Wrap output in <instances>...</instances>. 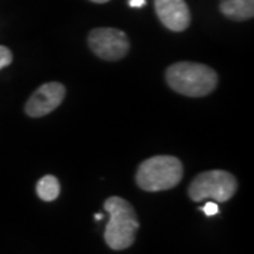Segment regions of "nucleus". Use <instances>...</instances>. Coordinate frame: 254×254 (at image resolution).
I'll use <instances>...</instances> for the list:
<instances>
[{
	"instance_id": "nucleus-1",
	"label": "nucleus",
	"mask_w": 254,
	"mask_h": 254,
	"mask_svg": "<svg viewBox=\"0 0 254 254\" xmlns=\"http://www.w3.org/2000/svg\"><path fill=\"white\" fill-rule=\"evenodd\" d=\"M165 81L175 92L190 98H202L216 89L218 73L205 64L181 61L165 71Z\"/></svg>"
},
{
	"instance_id": "nucleus-2",
	"label": "nucleus",
	"mask_w": 254,
	"mask_h": 254,
	"mask_svg": "<svg viewBox=\"0 0 254 254\" xmlns=\"http://www.w3.org/2000/svg\"><path fill=\"white\" fill-rule=\"evenodd\" d=\"M105 210L109 222L105 229V242L112 250H126L136 240L138 219L136 210L128 200L120 196H110L105 200Z\"/></svg>"
},
{
	"instance_id": "nucleus-3",
	"label": "nucleus",
	"mask_w": 254,
	"mask_h": 254,
	"mask_svg": "<svg viewBox=\"0 0 254 254\" xmlns=\"http://www.w3.org/2000/svg\"><path fill=\"white\" fill-rule=\"evenodd\" d=\"M184 167L174 155H155L138 165L136 184L147 192H160L175 188L182 180Z\"/></svg>"
},
{
	"instance_id": "nucleus-4",
	"label": "nucleus",
	"mask_w": 254,
	"mask_h": 254,
	"mask_svg": "<svg viewBox=\"0 0 254 254\" xmlns=\"http://www.w3.org/2000/svg\"><path fill=\"white\" fill-rule=\"evenodd\" d=\"M237 190V180L223 170H210L198 174L188 187V195L193 202L213 199L223 203L233 198Z\"/></svg>"
},
{
	"instance_id": "nucleus-5",
	"label": "nucleus",
	"mask_w": 254,
	"mask_h": 254,
	"mask_svg": "<svg viewBox=\"0 0 254 254\" xmlns=\"http://www.w3.org/2000/svg\"><path fill=\"white\" fill-rule=\"evenodd\" d=\"M88 44L92 53L105 61L122 60L130 50V41L126 33L113 27L92 30L88 36Z\"/></svg>"
},
{
	"instance_id": "nucleus-6",
	"label": "nucleus",
	"mask_w": 254,
	"mask_h": 254,
	"mask_svg": "<svg viewBox=\"0 0 254 254\" xmlns=\"http://www.w3.org/2000/svg\"><path fill=\"white\" fill-rule=\"evenodd\" d=\"M65 86L60 82H48L41 85L28 98L26 103V113L30 118H43L55 110L65 98Z\"/></svg>"
},
{
	"instance_id": "nucleus-7",
	"label": "nucleus",
	"mask_w": 254,
	"mask_h": 254,
	"mask_svg": "<svg viewBox=\"0 0 254 254\" xmlns=\"http://www.w3.org/2000/svg\"><path fill=\"white\" fill-rule=\"evenodd\" d=\"M155 13L165 27L181 33L190 27V11L185 0H154Z\"/></svg>"
},
{
	"instance_id": "nucleus-8",
	"label": "nucleus",
	"mask_w": 254,
	"mask_h": 254,
	"mask_svg": "<svg viewBox=\"0 0 254 254\" xmlns=\"http://www.w3.org/2000/svg\"><path fill=\"white\" fill-rule=\"evenodd\" d=\"M219 9L233 21H245L254 16V0H220Z\"/></svg>"
},
{
	"instance_id": "nucleus-9",
	"label": "nucleus",
	"mask_w": 254,
	"mask_h": 254,
	"mask_svg": "<svg viewBox=\"0 0 254 254\" xmlns=\"http://www.w3.org/2000/svg\"><path fill=\"white\" fill-rule=\"evenodd\" d=\"M36 190L40 199L51 202V200H55L58 198V195L61 192V187H60V181L55 178L54 175H46L37 182Z\"/></svg>"
},
{
	"instance_id": "nucleus-10",
	"label": "nucleus",
	"mask_w": 254,
	"mask_h": 254,
	"mask_svg": "<svg viewBox=\"0 0 254 254\" xmlns=\"http://www.w3.org/2000/svg\"><path fill=\"white\" fill-rule=\"evenodd\" d=\"M13 63V54L7 47L0 46V69L9 66Z\"/></svg>"
},
{
	"instance_id": "nucleus-11",
	"label": "nucleus",
	"mask_w": 254,
	"mask_h": 254,
	"mask_svg": "<svg viewBox=\"0 0 254 254\" xmlns=\"http://www.w3.org/2000/svg\"><path fill=\"white\" fill-rule=\"evenodd\" d=\"M203 210V213L206 216H213V215H218L219 213V208L216 205V202H206L203 208H200Z\"/></svg>"
},
{
	"instance_id": "nucleus-12",
	"label": "nucleus",
	"mask_w": 254,
	"mask_h": 254,
	"mask_svg": "<svg viewBox=\"0 0 254 254\" xmlns=\"http://www.w3.org/2000/svg\"><path fill=\"white\" fill-rule=\"evenodd\" d=\"M145 0H128V4L131 6V7H141V6H144Z\"/></svg>"
},
{
	"instance_id": "nucleus-13",
	"label": "nucleus",
	"mask_w": 254,
	"mask_h": 254,
	"mask_svg": "<svg viewBox=\"0 0 254 254\" xmlns=\"http://www.w3.org/2000/svg\"><path fill=\"white\" fill-rule=\"evenodd\" d=\"M93 3H108L109 0H91Z\"/></svg>"
},
{
	"instance_id": "nucleus-14",
	"label": "nucleus",
	"mask_w": 254,
	"mask_h": 254,
	"mask_svg": "<svg viewBox=\"0 0 254 254\" xmlns=\"http://www.w3.org/2000/svg\"><path fill=\"white\" fill-rule=\"evenodd\" d=\"M95 219H96V220H100V219H103V215H102V213H96V215H95Z\"/></svg>"
}]
</instances>
